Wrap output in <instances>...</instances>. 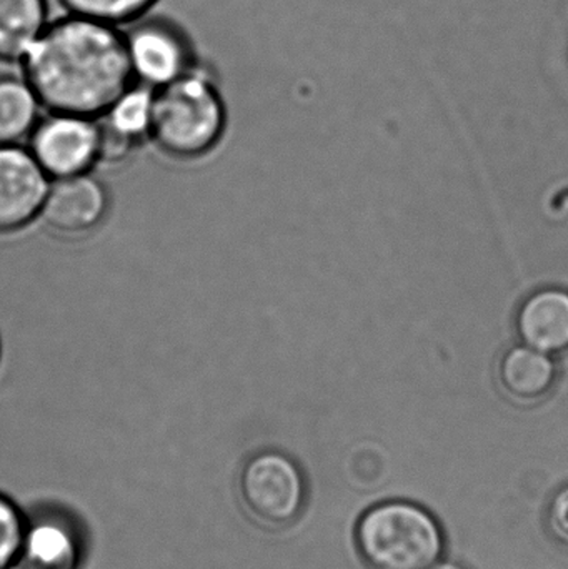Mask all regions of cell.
Instances as JSON below:
<instances>
[{
    "label": "cell",
    "mask_w": 568,
    "mask_h": 569,
    "mask_svg": "<svg viewBox=\"0 0 568 569\" xmlns=\"http://www.w3.org/2000/svg\"><path fill=\"white\" fill-rule=\"evenodd\" d=\"M123 32L133 80L150 89L169 86L200 62L187 30L167 17H143Z\"/></svg>",
    "instance_id": "obj_4"
},
{
    "label": "cell",
    "mask_w": 568,
    "mask_h": 569,
    "mask_svg": "<svg viewBox=\"0 0 568 569\" xmlns=\"http://www.w3.org/2000/svg\"><path fill=\"white\" fill-rule=\"evenodd\" d=\"M357 547L372 569H429L442 555L444 537L432 515L416 505L392 501L363 515Z\"/></svg>",
    "instance_id": "obj_3"
},
{
    "label": "cell",
    "mask_w": 568,
    "mask_h": 569,
    "mask_svg": "<svg viewBox=\"0 0 568 569\" xmlns=\"http://www.w3.org/2000/svg\"><path fill=\"white\" fill-rule=\"evenodd\" d=\"M227 127V109L209 67L192 70L156 90L152 142L170 159L196 160L212 152Z\"/></svg>",
    "instance_id": "obj_2"
},
{
    "label": "cell",
    "mask_w": 568,
    "mask_h": 569,
    "mask_svg": "<svg viewBox=\"0 0 568 569\" xmlns=\"http://www.w3.org/2000/svg\"><path fill=\"white\" fill-rule=\"evenodd\" d=\"M110 210V193L96 176L52 180L40 220L60 237H83L96 232Z\"/></svg>",
    "instance_id": "obj_8"
},
{
    "label": "cell",
    "mask_w": 568,
    "mask_h": 569,
    "mask_svg": "<svg viewBox=\"0 0 568 569\" xmlns=\"http://www.w3.org/2000/svg\"><path fill=\"white\" fill-rule=\"evenodd\" d=\"M0 357H2V343H0Z\"/></svg>",
    "instance_id": "obj_19"
},
{
    "label": "cell",
    "mask_w": 568,
    "mask_h": 569,
    "mask_svg": "<svg viewBox=\"0 0 568 569\" xmlns=\"http://www.w3.org/2000/svg\"><path fill=\"white\" fill-rule=\"evenodd\" d=\"M160 0H59L66 12L90 17L110 26L129 27L149 16Z\"/></svg>",
    "instance_id": "obj_15"
},
{
    "label": "cell",
    "mask_w": 568,
    "mask_h": 569,
    "mask_svg": "<svg viewBox=\"0 0 568 569\" xmlns=\"http://www.w3.org/2000/svg\"><path fill=\"white\" fill-rule=\"evenodd\" d=\"M156 90L133 82L99 117L102 130V160L119 163L152 139Z\"/></svg>",
    "instance_id": "obj_10"
},
{
    "label": "cell",
    "mask_w": 568,
    "mask_h": 569,
    "mask_svg": "<svg viewBox=\"0 0 568 569\" xmlns=\"http://www.w3.org/2000/svg\"><path fill=\"white\" fill-rule=\"evenodd\" d=\"M517 333L527 347L547 355L568 350V293L546 288L529 295L516 318Z\"/></svg>",
    "instance_id": "obj_11"
},
{
    "label": "cell",
    "mask_w": 568,
    "mask_h": 569,
    "mask_svg": "<svg viewBox=\"0 0 568 569\" xmlns=\"http://www.w3.org/2000/svg\"><path fill=\"white\" fill-rule=\"evenodd\" d=\"M429 569H466L460 567V565L457 563H450V561H437L436 565H432Z\"/></svg>",
    "instance_id": "obj_18"
},
{
    "label": "cell",
    "mask_w": 568,
    "mask_h": 569,
    "mask_svg": "<svg viewBox=\"0 0 568 569\" xmlns=\"http://www.w3.org/2000/svg\"><path fill=\"white\" fill-rule=\"evenodd\" d=\"M26 525V515L10 498L0 493V569L16 568Z\"/></svg>",
    "instance_id": "obj_16"
},
{
    "label": "cell",
    "mask_w": 568,
    "mask_h": 569,
    "mask_svg": "<svg viewBox=\"0 0 568 569\" xmlns=\"http://www.w3.org/2000/svg\"><path fill=\"white\" fill-rule=\"evenodd\" d=\"M42 103L23 76L0 73V146H20L29 140Z\"/></svg>",
    "instance_id": "obj_14"
},
{
    "label": "cell",
    "mask_w": 568,
    "mask_h": 569,
    "mask_svg": "<svg viewBox=\"0 0 568 569\" xmlns=\"http://www.w3.org/2000/svg\"><path fill=\"white\" fill-rule=\"evenodd\" d=\"M550 525L554 533L568 547V487L554 498L550 507Z\"/></svg>",
    "instance_id": "obj_17"
},
{
    "label": "cell",
    "mask_w": 568,
    "mask_h": 569,
    "mask_svg": "<svg viewBox=\"0 0 568 569\" xmlns=\"http://www.w3.org/2000/svg\"><path fill=\"white\" fill-rule=\"evenodd\" d=\"M240 498L267 525H286L302 510L306 487L297 465L286 455L267 451L250 458L240 473Z\"/></svg>",
    "instance_id": "obj_6"
},
{
    "label": "cell",
    "mask_w": 568,
    "mask_h": 569,
    "mask_svg": "<svg viewBox=\"0 0 568 569\" xmlns=\"http://www.w3.org/2000/svg\"><path fill=\"white\" fill-rule=\"evenodd\" d=\"M557 367L552 355L519 345L504 353L499 365L502 390L520 403H536L550 393L556 383Z\"/></svg>",
    "instance_id": "obj_12"
},
{
    "label": "cell",
    "mask_w": 568,
    "mask_h": 569,
    "mask_svg": "<svg viewBox=\"0 0 568 569\" xmlns=\"http://www.w3.org/2000/svg\"><path fill=\"white\" fill-rule=\"evenodd\" d=\"M49 20V0H0V62H20Z\"/></svg>",
    "instance_id": "obj_13"
},
{
    "label": "cell",
    "mask_w": 568,
    "mask_h": 569,
    "mask_svg": "<svg viewBox=\"0 0 568 569\" xmlns=\"http://www.w3.org/2000/svg\"><path fill=\"white\" fill-rule=\"evenodd\" d=\"M86 538L72 515L42 508L27 517L19 560L13 569H80Z\"/></svg>",
    "instance_id": "obj_9"
},
{
    "label": "cell",
    "mask_w": 568,
    "mask_h": 569,
    "mask_svg": "<svg viewBox=\"0 0 568 569\" xmlns=\"http://www.w3.org/2000/svg\"><path fill=\"white\" fill-rule=\"evenodd\" d=\"M50 183L29 149L0 146V236L20 232L40 219Z\"/></svg>",
    "instance_id": "obj_7"
},
{
    "label": "cell",
    "mask_w": 568,
    "mask_h": 569,
    "mask_svg": "<svg viewBox=\"0 0 568 569\" xmlns=\"http://www.w3.org/2000/svg\"><path fill=\"white\" fill-rule=\"evenodd\" d=\"M27 143L50 180L90 173L102 162V130L93 117L49 112Z\"/></svg>",
    "instance_id": "obj_5"
},
{
    "label": "cell",
    "mask_w": 568,
    "mask_h": 569,
    "mask_svg": "<svg viewBox=\"0 0 568 569\" xmlns=\"http://www.w3.org/2000/svg\"><path fill=\"white\" fill-rule=\"evenodd\" d=\"M19 63L49 112L99 119L136 82L123 29L77 13L49 20Z\"/></svg>",
    "instance_id": "obj_1"
}]
</instances>
